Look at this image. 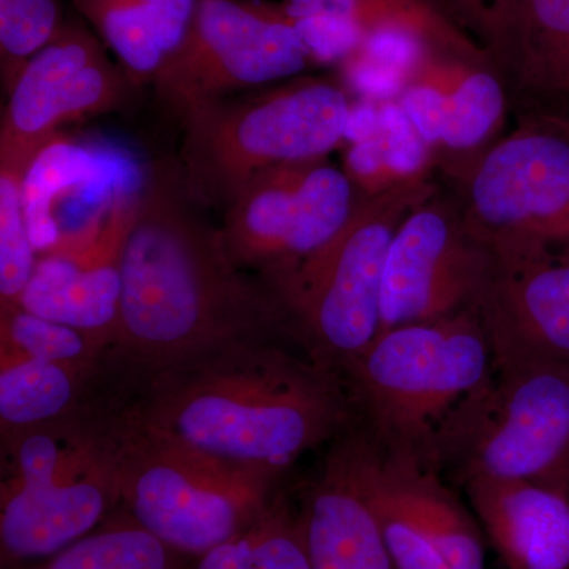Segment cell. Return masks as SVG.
I'll return each instance as SVG.
<instances>
[{
	"label": "cell",
	"mask_w": 569,
	"mask_h": 569,
	"mask_svg": "<svg viewBox=\"0 0 569 569\" xmlns=\"http://www.w3.org/2000/svg\"><path fill=\"white\" fill-rule=\"evenodd\" d=\"M197 208L178 160H159L137 190L119 260L118 332L104 361L108 391L122 402L151 378L208 351L291 336L279 299L247 279L220 228Z\"/></svg>",
	"instance_id": "cell-1"
},
{
	"label": "cell",
	"mask_w": 569,
	"mask_h": 569,
	"mask_svg": "<svg viewBox=\"0 0 569 569\" xmlns=\"http://www.w3.org/2000/svg\"><path fill=\"white\" fill-rule=\"evenodd\" d=\"M339 380L271 339L244 340L164 370L122 410L157 436L274 482L346 430L350 399Z\"/></svg>",
	"instance_id": "cell-2"
},
{
	"label": "cell",
	"mask_w": 569,
	"mask_h": 569,
	"mask_svg": "<svg viewBox=\"0 0 569 569\" xmlns=\"http://www.w3.org/2000/svg\"><path fill=\"white\" fill-rule=\"evenodd\" d=\"M119 407L2 438L0 556L3 568L50 559L121 508Z\"/></svg>",
	"instance_id": "cell-3"
},
{
	"label": "cell",
	"mask_w": 569,
	"mask_h": 569,
	"mask_svg": "<svg viewBox=\"0 0 569 569\" xmlns=\"http://www.w3.org/2000/svg\"><path fill=\"white\" fill-rule=\"evenodd\" d=\"M350 107L342 81L301 74L190 108L176 159L186 193L224 211L261 171L328 159L343 142Z\"/></svg>",
	"instance_id": "cell-4"
},
{
	"label": "cell",
	"mask_w": 569,
	"mask_h": 569,
	"mask_svg": "<svg viewBox=\"0 0 569 569\" xmlns=\"http://www.w3.org/2000/svg\"><path fill=\"white\" fill-rule=\"evenodd\" d=\"M493 366L489 337L470 307L381 331L342 376L369 432L427 463L441 427L488 383Z\"/></svg>",
	"instance_id": "cell-5"
},
{
	"label": "cell",
	"mask_w": 569,
	"mask_h": 569,
	"mask_svg": "<svg viewBox=\"0 0 569 569\" xmlns=\"http://www.w3.org/2000/svg\"><path fill=\"white\" fill-rule=\"evenodd\" d=\"M440 187L432 176L361 194L346 228L277 293L291 336L318 365L342 376L380 335L389 246L408 213Z\"/></svg>",
	"instance_id": "cell-6"
},
{
	"label": "cell",
	"mask_w": 569,
	"mask_h": 569,
	"mask_svg": "<svg viewBox=\"0 0 569 569\" xmlns=\"http://www.w3.org/2000/svg\"><path fill=\"white\" fill-rule=\"evenodd\" d=\"M427 463L460 485L522 479L569 493V367L493 366L488 383L441 427Z\"/></svg>",
	"instance_id": "cell-7"
},
{
	"label": "cell",
	"mask_w": 569,
	"mask_h": 569,
	"mask_svg": "<svg viewBox=\"0 0 569 569\" xmlns=\"http://www.w3.org/2000/svg\"><path fill=\"white\" fill-rule=\"evenodd\" d=\"M118 460L123 511L187 559L238 537L274 498V482L157 436L122 407Z\"/></svg>",
	"instance_id": "cell-8"
},
{
	"label": "cell",
	"mask_w": 569,
	"mask_h": 569,
	"mask_svg": "<svg viewBox=\"0 0 569 569\" xmlns=\"http://www.w3.org/2000/svg\"><path fill=\"white\" fill-rule=\"evenodd\" d=\"M518 127L443 178L485 244L569 257V118L515 112Z\"/></svg>",
	"instance_id": "cell-9"
},
{
	"label": "cell",
	"mask_w": 569,
	"mask_h": 569,
	"mask_svg": "<svg viewBox=\"0 0 569 569\" xmlns=\"http://www.w3.org/2000/svg\"><path fill=\"white\" fill-rule=\"evenodd\" d=\"M361 194L328 159L268 168L224 208V246L277 298L346 228Z\"/></svg>",
	"instance_id": "cell-10"
},
{
	"label": "cell",
	"mask_w": 569,
	"mask_h": 569,
	"mask_svg": "<svg viewBox=\"0 0 569 569\" xmlns=\"http://www.w3.org/2000/svg\"><path fill=\"white\" fill-rule=\"evenodd\" d=\"M283 7L266 0H198L189 31L152 84L176 119L190 108L268 88L313 69Z\"/></svg>",
	"instance_id": "cell-11"
},
{
	"label": "cell",
	"mask_w": 569,
	"mask_h": 569,
	"mask_svg": "<svg viewBox=\"0 0 569 569\" xmlns=\"http://www.w3.org/2000/svg\"><path fill=\"white\" fill-rule=\"evenodd\" d=\"M337 441L397 569H486L481 527L436 468L385 447L367 427Z\"/></svg>",
	"instance_id": "cell-12"
},
{
	"label": "cell",
	"mask_w": 569,
	"mask_h": 569,
	"mask_svg": "<svg viewBox=\"0 0 569 569\" xmlns=\"http://www.w3.org/2000/svg\"><path fill=\"white\" fill-rule=\"evenodd\" d=\"M490 268L478 238L449 187L408 213L385 263L381 331L451 317L477 306Z\"/></svg>",
	"instance_id": "cell-13"
},
{
	"label": "cell",
	"mask_w": 569,
	"mask_h": 569,
	"mask_svg": "<svg viewBox=\"0 0 569 569\" xmlns=\"http://www.w3.org/2000/svg\"><path fill=\"white\" fill-rule=\"evenodd\" d=\"M137 89L88 22L67 17L7 93L0 157L41 156L62 123L121 111Z\"/></svg>",
	"instance_id": "cell-14"
},
{
	"label": "cell",
	"mask_w": 569,
	"mask_h": 569,
	"mask_svg": "<svg viewBox=\"0 0 569 569\" xmlns=\"http://www.w3.org/2000/svg\"><path fill=\"white\" fill-rule=\"evenodd\" d=\"M477 302L496 365L569 367V257L496 244Z\"/></svg>",
	"instance_id": "cell-15"
},
{
	"label": "cell",
	"mask_w": 569,
	"mask_h": 569,
	"mask_svg": "<svg viewBox=\"0 0 569 569\" xmlns=\"http://www.w3.org/2000/svg\"><path fill=\"white\" fill-rule=\"evenodd\" d=\"M137 192L123 194L84 238L63 239L37 258L20 307L110 343L121 313L123 239L132 223Z\"/></svg>",
	"instance_id": "cell-16"
},
{
	"label": "cell",
	"mask_w": 569,
	"mask_h": 569,
	"mask_svg": "<svg viewBox=\"0 0 569 569\" xmlns=\"http://www.w3.org/2000/svg\"><path fill=\"white\" fill-rule=\"evenodd\" d=\"M482 533L508 569H569V493L522 479L462 482Z\"/></svg>",
	"instance_id": "cell-17"
},
{
	"label": "cell",
	"mask_w": 569,
	"mask_h": 569,
	"mask_svg": "<svg viewBox=\"0 0 569 569\" xmlns=\"http://www.w3.org/2000/svg\"><path fill=\"white\" fill-rule=\"evenodd\" d=\"M296 515L312 569H397L339 441Z\"/></svg>",
	"instance_id": "cell-18"
},
{
	"label": "cell",
	"mask_w": 569,
	"mask_h": 569,
	"mask_svg": "<svg viewBox=\"0 0 569 569\" xmlns=\"http://www.w3.org/2000/svg\"><path fill=\"white\" fill-rule=\"evenodd\" d=\"M418 71L443 91V129L433 156L443 178L496 142L511 110L508 82L490 62L436 54Z\"/></svg>",
	"instance_id": "cell-19"
},
{
	"label": "cell",
	"mask_w": 569,
	"mask_h": 569,
	"mask_svg": "<svg viewBox=\"0 0 569 569\" xmlns=\"http://www.w3.org/2000/svg\"><path fill=\"white\" fill-rule=\"evenodd\" d=\"M108 399L102 365L43 358H0L2 438L80 415Z\"/></svg>",
	"instance_id": "cell-20"
},
{
	"label": "cell",
	"mask_w": 569,
	"mask_h": 569,
	"mask_svg": "<svg viewBox=\"0 0 569 569\" xmlns=\"http://www.w3.org/2000/svg\"><path fill=\"white\" fill-rule=\"evenodd\" d=\"M130 80L152 84L189 31L198 0H71Z\"/></svg>",
	"instance_id": "cell-21"
},
{
	"label": "cell",
	"mask_w": 569,
	"mask_h": 569,
	"mask_svg": "<svg viewBox=\"0 0 569 569\" xmlns=\"http://www.w3.org/2000/svg\"><path fill=\"white\" fill-rule=\"evenodd\" d=\"M508 89L515 112L569 118V0H527Z\"/></svg>",
	"instance_id": "cell-22"
},
{
	"label": "cell",
	"mask_w": 569,
	"mask_h": 569,
	"mask_svg": "<svg viewBox=\"0 0 569 569\" xmlns=\"http://www.w3.org/2000/svg\"><path fill=\"white\" fill-rule=\"evenodd\" d=\"M187 560L121 508L92 533L28 569H182Z\"/></svg>",
	"instance_id": "cell-23"
},
{
	"label": "cell",
	"mask_w": 569,
	"mask_h": 569,
	"mask_svg": "<svg viewBox=\"0 0 569 569\" xmlns=\"http://www.w3.org/2000/svg\"><path fill=\"white\" fill-rule=\"evenodd\" d=\"M182 569H312L296 515L282 497L272 498L249 529L194 559Z\"/></svg>",
	"instance_id": "cell-24"
},
{
	"label": "cell",
	"mask_w": 569,
	"mask_h": 569,
	"mask_svg": "<svg viewBox=\"0 0 569 569\" xmlns=\"http://www.w3.org/2000/svg\"><path fill=\"white\" fill-rule=\"evenodd\" d=\"M39 157H0V312L20 307L36 271L39 257L26 213L24 187Z\"/></svg>",
	"instance_id": "cell-25"
},
{
	"label": "cell",
	"mask_w": 569,
	"mask_h": 569,
	"mask_svg": "<svg viewBox=\"0 0 569 569\" xmlns=\"http://www.w3.org/2000/svg\"><path fill=\"white\" fill-rule=\"evenodd\" d=\"M110 343L26 312L21 307L0 312V358L26 356L73 365H102Z\"/></svg>",
	"instance_id": "cell-26"
},
{
	"label": "cell",
	"mask_w": 569,
	"mask_h": 569,
	"mask_svg": "<svg viewBox=\"0 0 569 569\" xmlns=\"http://www.w3.org/2000/svg\"><path fill=\"white\" fill-rule=\"evenodd\" d=\"M66 20L63 0H0V78L6 93Z\"/></svg>",
	"instance_id": "cell-27"
},
{
	"label": "cell",
	"mask_w": 569,
	"mask_h": 569,
	"mask_svg": "<svg viewBox=\"0 0 569 569\" xmlns=\"http://www.w3.org/2000/svg\"><path fill=\"white\" fill-rule=\"evenodd\" d=\"M433 3L488 52L508 82L527 0H433Z\"/></svg>",
	"instance_id": "cell-28"
},
{
	"label": "cell",
	"mask_w": 569,
	"mask_h": 569,
	"mask_svg": "<svg viewBox=\"0 0 569 569\" xmlns=\"http://www.w3.org/2000/svg\"><path fill=\"white\" fill-rule=\"evenodd\" d=\"M342 84L348 92L358 93L359 99L373 102L397 100L410 82L402 71L378 62L362 51H356L339 66Z\"/></svg>",
	"instance_id": "cell-29"
},
{
	"label": "cell",
	"mask_w": 569,
	"mask_h": 569,
	"mask_svg": "<svg viewBox=\"0 0 569 569\" xmlns=\"http://www.w3.org/2000/svg\"><path fill=\"white\" fill-rule=\"evenodd\" d=\"M343 171L359 193L366 197H377L400 183L389 170L387 146L381 133L370 140L348 144Z\"/></svg>",
	"instance_id": "cell-30"
},
{
	"label": "cell",
	"mask_w": 569,
	"mask_h": 569,
	"mask_svg": "<svg viewBox=\"0 0 569 569\" xmlns=\"http://www.w3.org/2000/svg\"><path fill=\"white\" fill-rule=\"evenodd\" d=\"M284 13L291 21L309 18H339L361 24L366 31L367 18L373 0H280Z\"/></svg>",
	"instance_id": "cell-31"
},
{
	"label": "cell",
	"mask_w": 569,
	"mask_h": 569,
	"mask_svg": "<svg viewBox=\"0 0 569 569\" xmlns=\"http://www.w3.org/2000/svg\"><path fill=\"white\" fill-rule=\"evenodd\" d=\"M380 103L367 99L351 102L343 142L356 144L381 133Z\"/></svg>",
	"instance_id": "cell-32"
}]
</instances>
